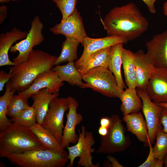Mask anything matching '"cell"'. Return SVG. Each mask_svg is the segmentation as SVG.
<instances>
[{
	"instance_id": "cell-1",
	"label": "cell",
	"mask_w": 167,
	"mask_h": 167,
	"mask_svg": "<svg viewBox=\"0 0 167 167\" xmlns=\"http://www.w3.org/2000/svg\"><path fill=\"white\" fill-rule=\"evenodd\" d=\"M102 23L108 36L123 37L129 41L140 36L149 26L147 19L132 2L112 9Z\"/></svg>"
},
{
	"instance_id": "cell-2",
	"label": "cell",
	"mask_w": 167,
	"mask_h": 167,
	"mask_svg": "<svg viewBox=\"0 0 167 167\" xmlns=\"http://www.w3.org/2000/svg\"><path fill=\"white\" fill-rule=\"evenodd\" d=\"M57 58L40 49H33L24 61L9 67L13 76L11 79V89L18 93L28 88L42 73L51 69Z\"/></svg>"
},
{
	"instance_id": "cell-3",
	"label": "cell",
	"mask_w": 167,
	"mask_h": 167,
	"mask_svg": "<svg viewBox=\"0 0 167 167\" xmlns=\"http://www.w3.org/2000/svg\"><path fill=\"white\" fill-rule=\"evenodd\" d=\"M33 149H47L29 128L11 123L0 133V156Z\"/></svg>"
},
{
	"instance_id": "cell-4",
	"label": "cell",
	"mask_w": 167,
	"mask_h": 167,
	"mask_svg": "<svg viewBox=\"0 0 167 167\" xmlns=\"http://www.w3.org/2000/svg\"><path fill=\"white\" fill-rule=\"evenodd\" d=\"M68 152L33 149L7 155L11 163L20 167H63L69 161Z\"/></svg>"
},
{
	"instance_id": "cell-5",
	"label": "cell",
	"mask_w": 167,
	"mask_h": 167,
	"mask_svg": "<svg viewBox=\"0 0 167 167\" xmlns=\"http://www.w3.org/2000/svg\"><path fill=\"white\" fill-rule=\"evenodd\" d=\"M86 88H90L104 96L119 98L123 91L118 87L115 76L108 69L101 66L93 68L82 75Z\"/></svg>"
},
{
	"instance_id": "cell-6",
	"label": "cell",
	"mask_w": 167,
	"mask_h": 167,
	"mask_svg": "<svg viewBox=\"0 0 167 167\" xmlns=\"http://www.w3.org/2000/svg\"><path fill=\"white\" fill-rule=\"evenodd\" d=\"M110 118L107 134L105 136H100V144L96 152L98 153L110 154L122 152L131 144L129 137L125 135V128L119 116L113 115Z\"/></svg>"
},
{
	"instance_id": "cell-7",
	"label": "cell",
	"mask_w": 167,
	"mask_h": 167,
	"mask_svg": "<svg viewBox=\"0 0 167 167\" xmlns=\"http://www.w3.org/2000/svg\"><path fill=\"white\" fill-rule=\"evenodd\" d=\"M78 132L79 138L77 142L73 146L66 147L69 160L67 167H73L74 160L77 157L79 158L78 167H99V163L94 164L92 162L93 157L92 154L94 152L92 147L95 143L93 133L87 131L84 125Z\"/></svg>"
},
{
	"instance_id": "cell-8",
	"label": "cell",
	"mask_w": 167,
	"mask_h": 167,
	"mask_svg": "<svg viewBox=\"0 0 167 167\" xmlns=\"http://www.w3.org/2000/svg\"><path fill=\"white\" fill-rule=\"evenodd\" d=\"M69 97H58L51 101L47 112L41 125L49 131L60 143L62 137L64 117L65 112L69 109Z\"/></svg>"
},
{
	"instance_id": "cell-9",
	"label": "cell",
	"mask_w": 167,
	"mask_h": 167,
	"mask_svg": "<svg viewBox=\"0 0 167 167\" xmlns=\"http://www.w3.org/2000/svg\"><path fill=\"white\" fill-rule=\"evenodd\" d=\"M44 27L39 17L36 16L31 23V28L26 37L11 47V52H19L18 55L13 59L15 65L25 60L33 47L44 41L45 38L42 33Z\"/></svg>"
},
{
	"instance_id": "cell-10",
	"label": "cell",
	"mask_w": 167,
	"mask_h": 167,
	"mask_svg": "<svg viewBox=\"0 0 167 167\" xmlns=\"http://www.w3.org/2000/svg\"><path fill=\"white\" fill-rule=\"evenodd\" d=\"M136 90L142 102V109L147 125L149 144L152 145L157 130L161 125L159 117L163 107L151 100L146 90L138 88Z\"/></svg>"
},
{
	"instance_id": "cell-11",
	"label": "cell",
	"mask_w": 167,
	"mask_h": 167,
	"mask_svg": "<svg viewBox=\"0 0 167 167\" xmlns=\"http://www.w3.org/2000/svg\"><path fill=\"white\" fill-rule=\"evenodd\" d=\"M49 30L55 35L62 34L66 37H73L82 45L84 38L87 36L82 17L76 8L65 21L51 28Z\"/></svg>"
},
{
	"instance_id": "cell-12",
	"label": "cell",
	"mask_w": 167,
	"mask_h": 167,
	"mask_svg": "<svg viewBox=\"0 0 167 167\" xmlns=\"http://www.w3.org/2000/svg\"><path fill=\"white\" fill-rule=\"evenodd\" d=\"M146 91L154 103H167V68L155 67Z\"/></svg>"
},
{
	"instance_id": "cell-13",
	"label": "cell",
	"mask_w": 167,
	"mask_h": 167,
	"mask_svg": "<svg viewBox=\"0 0 167 167\" xmlns=\"http://www.w3.org/2000/svg\"><path fill=\"white\" fill-rule=\"evenodd\" d=\"M64 83L52 69L39 75L30 86L24 91L18 93L22 97L28 99L40 90L47 88L52 93L58 92Z\"/></svg>"
},
{
	"instance_id": "cell-14",
	"label": "cell",
	"mask_w": 167,
	"mask_h": 167,
	"mask_svg": "<svg viewBox=\"0 0 167 167\" xmlns=\"http://www.w3.org/2000/svg\"><path fill=\"white\" fill-rule=\"evenodd\" d=\"M146 47L154 67L167 68V30L154 36Z\"/></svg>"
},
{
	"instance_id": "cell-15",
	"label": "cell",
	"mask_w": 167,
	"mask_h": 167,
	"mask_svg": "<svg viewBox=\"0 0 167 167\" xmlns=\"http://www.w3.org/2000/svg\"><path fill=\"white\" fill-rule=\"evenodd\" d=\"M70 100L68 112L66 114L67 120L64 126L62 137L60 144L65 149L70 143L75 144L78 141L79 136L75 132L76 126L82 121L83 117L77 111L79 106L78 101L74 98L69 96Z\"/></svg>"
},
{
	"instance_id": "cell-16",
	"label": "cell",
	"mask_w": 167,
	"mask_h": 167,
	"mask_svg": "<svg viewBox=\"0 0 167 167\" xmlns=\"http://www.w3.org/2000/svg\"><path fill=\"white\" fill-rule=\"evenodd\" d=\"M128 41L123 37L107 36L103 38H93L87 36L84 40L82 45L84 49L82 54L74 62L75 66L77 68L87 57L94 52L118 43L126 44Z\"/></svg>"
},
{
	"instance_id": "cell-17",
	"label": "cell",
	"mask_w": 167,
	"mask_h": 167,
	"mask_svg": "<svg viewBox=\"0 0 167 167\" xmlns=\"http://www.w3.org/2000/svg\"><path fill=\"white\" fill-rule=\"evenodd\" d=\"M136 88L146 90L148 80L155 68L150 58L142 50L134 53Z\"/></svg>"
},
{
	"instance_id": "cell-18",
	"label": "cell",
	"mask_w": 167,
	"mask_h": 167,
	"mask_svg": "<svg viewBox=\"0 0 167 167\" xmlns=\"http://www.w3.org/2000/svg\"><path fill=\"white\" fill-rule=\"evenodd\" d=\"M28 32L22 31L16 27L11 30L0 35V66L15 65L13 61H11L8 55L9 51L12 45L16 41L25 38Z\"/></svg>"
},
{
	"instance_id": "cell-19",
	"label": "cell",
	"mask_w": 167,
	"mask_h": 167,
	"mask_svg": "<svg viewBox=\"0 0 167 167\" xmlns=\"http://www.w3.org/2000/svg\"><path fill=\"white\" fill-rule=\"evenodd\" d=\"M127 131L134 135L138 140L149 146L147 125L143 114L140 112L123 115Z\"/></svg>"
},
{
	"instance_id": "cell-20",
	"label": "cell",
	"mask_w": 167,
	"mask_h": 167,
	"mask_svg": "<svg viewBox=\"0 0 167 167\" xmlns=\"http://www.w3.org/2000/svg\"><path fill=\"white\" fill-rule=\"evenodd\" d=\"M59 92L52 93L47 88H43L32 95V105L35 108L37 123L41 125L49 108V104Z\"/></svg>"
},
{
	"instance_id": "cell-21",
	"label": "cell",
	"mask_w": 167,
	"mask_h": 167,
	"mask_svg": "<svg viewBox=\"0 0 167 167\" xmlns=\"http://www.w3.org/2000/svg\"><path fill=\"white\" fill-rule=\"evenodd\" d=\"M52 69L62 82H66L71 85H76L82 89L86 88L85 83L83 82L82 75L75 66L74 61L68 62L65 65H56Z\"/></svg>"
},
{
	"instance_id": "cell-22",
	"label": "cell",
	"mask_w": 167,
	"mask_h": 167,
	"mask_svg": "<svg viewBox=\"0 0 167 167\" xmlns=\"http://www.w3.org/2000/svg\"><path fill=\"white\" fill-rule=\"evenodd\" d=\"M111 47L94 52L87 57L77 67L83 75L90 70L98 66L108 68Z\"/></svg>"
},
{
	"instance_id": "cell-23",
	"label": "cell",
	"mask_w": 167,
	"mask_h": 167,
	"mask_svg": "<svg viewBox=\"0 0 167 167\" xmlns=\"http://www.w3.org/2000/svg\"><path fill=\"white\" fill-rule=\"evenodd\" d=\"M119 99L121 101L120 109L123 115L139 112L142 109V101L136 88H126L122 92Z\"/></svg>"
},
{
	"instance_id": "cell-24",
	"label": "cell",
	"mask_w": 167,
	"mask_h": 167,
	"mask_svg": "<svg viewBox=\"0 0 167 167\" xmlns=\"http://www.w3.org/2000/svg\"><path fill=\"white\" fill-rule=\"evenodd\" d=\"M122 43H118L111 47L108 69L115 76L117 84L122 91L126 88L123 81L121 73L122 65Z\"/></svg>"
},
{
	"instance_id": "cell-25",
	"label": "cell",
	"mask_w": 167,
	"mask_h": 167,
	"mask_svg": "<svg viewBox=\"0 0 167 167\" xmlns=\"http://www.w3.org/2000/svg\"><path fill=\"white\" fill-rule=\"evenodd\" d=\"M122 56V65L126 85L128 88H136L137 80L134 53L123 48Z\"/></svg>"
},
{
	"instance_id": "cell-26",
	"label": "cell",
	"mask_w": 167,
	"mask_h": 167,
	"mask_svg": "<svg viewBox=\"0 0 167 167\" xmlns=\"http://www.w3.org/2000/svg\"><path fill=\"white\" fill-rule=\"evenodd\" d=\"M28 128L35 134L47 149L60 152H64L66 151L62 148L60 143L53 135L41 125L37 123Z\"/></svg>"
},
{
	"instance_id": "cell-27",
	"label": "cell",
	"mask_w": 167,
	"mask_h": 167,
	"mask_svg": "<svg viewBox=\"0 0 167 167\" xmlns=\"http://www.w3.org/2000/svg\"><path fill=\"white\" fill-rule=\"evenodd\" d=\"M62 45V49L59 56L57 58L54 65L65 62L74 61L78 58L77 49L80 42L71 37H66Z\"/></svg>"
},
{
	"instance_id": "cell-28",
	"label": "cell",
	"mask_w": 167,
	"mask_h": 167,
	"mask_svg": "<svg viewBox=\"0 0 167 167\" xmlns=\"http://www.w3.org/2000/svg\"><path fill=\"white\" fill-rule=\"evenodd\" d=\"M15 91V90L12 89L11 83L10 80L6 83L4 93L0 97V131L11 123L7 117V110L10 99Z\"/></svg>"
},
{
	"instance_id": "cell-29",
	"label": "cell",
	"mask_w": 167,
	"mask_h": 167,
	"mask_svg": "<svg viewBox=\"0 0 167 167\" xmlns=\"http://www.w3.org/2000/svg\"><path fill=\"white\" fill-rule=\"evenodd\" d=\"M155 140L152 148L154 156L157 159L164 160L167 155V133L163 131L161 125L157 130Z\"/></svg>"
},
{
	"instance_id": "cell-30",
	"label": "cell",
	"mask_w": 167,
	"mask_h": 167,
	"mask_svg": "<svg viewBox=\"0 0 167 167\" xmlns=\"http://www.w3.org/2000/svg\"><path fill=\"white\" fill-rule=\"evenodd\" d=\"M11 121L21 126L29 128L37 123L35 108L32 105L22 111Z\"/></svg>"
},
{
	"instance_id": "cell-31",
	"label": "cell",
	"mask_w": 167,
	"mask_h": 167,
	"mask_svg": "<svg viewBox=\"0 0 167 167\" xmlns=\"http://www.w3.org/2000/svg\"><path fill=\"white\" fill-rule=\"evenodd\" d=\"M30 106L28 99L24 98L19 94H14L9 102L7 116L11 118L15 117L22 111Z\"/></svg>"
},
{
	"instance_id": "cell-32",
	"label": "cell",
	"mask_w": 167,
	"mask_h": 167,
	"mask_svg": "<svg viewBox=\"0 0 167 167\" xmlns=\"http://www.w3.org/2000/svg\"><path fill=\"white\" fill-rule=\"evenodd\" d=\"M60 10L62 15L61 22H63L76 8L77 0H52Z\"/></svg>"
},
{
	"instance_id": "cell-33",
	"label": "cell",
	"mask_w": 167,
	"mask_h": 167,
	"mask_svg": "<svg viewBox=\"0 0 167 167\" xmlns=\"http://www.w3.org/2000/svg\"><path fill=\"white\" fill-rule=\"evenodd\" d=\"M149 152L145 161L139 167H162L164 164V160H160L155 158L153 152L152 145L149 144Z\"/></svg>"
},
{
	"instance_id": "cell-34",
	"label": "cell",
	"mask_w": 167,
	"mask_h": 167,
	"mask_svg": "<svg viewBox=\"0 0 167 167\" xmlns=\"http://www.w3.org/2000/svg\"><path fill=\"white\" fill-rule=\"evenodd\" d=\"M11 73H7L3 70L0 71V91L3 90L5 84L7 83L13 76Z\"/></svg>"
},
{
	"instance_id": "cell-35",
	"label": "cell",
	"mask_w": 167,
	"mask_h": 167,
	"mask_svg": "<svg viewBox=\"0 0 167 167\" xmlns=\"http://www.w3.org/2000/svg\"><path fill=\"white\" fill-rule=\"evenodd\" d=\"M159 123L163 126V130L167 133V108L163 107L159 117Z\"/></svg>"
},
{
	"instance_id": "cell-36",
	"label": "cell",
	"mask_w": 167,
	"mask_h": 167,
	"mask_svg": "<svg viewBox=\"0 0 167 167\" xmlns=\"http://www.w3.org/2000/svg\"><path fill=\"white\" fill-rule=\"evenodd\" d=\"M146 5L149 11L152 14H155L156 10L154 4L157 0H142Z\"/></svg>"
},
{
	"instance_id": "cell-37",
	"label": "cell",
	"mask_w": 167,
	"mask_h": 167,
	"mask_svg": "<svg viewBox=\"0 0 167 167\" xmlns=\"http://www.w3.org/2000/svg\"><path fill=\"white\" fill-rule=\"evenodd\" d=\"M7 14V8L6 6L0 7V24H2L6 19Z\"/></svg>"
},
{
	"instance_id": "cell-38",
	"label": "cell",
	"mask_w": 167,
	"mask_h": 167,
	"mask_svg": "<svg viewBox=\"0 0 167 167\" xmlns=\"http://www.w3.org/2000/svg\"><path fill=\"white\" fill-rule=\"evenodd\" d=\"M108 161L111 163L112 167H123V166L120 164L117 159L111 155H109L107 156Z\"/></svg>"
},
{
	"instance_id": "cell-39",
	"label": "cell",
	"mask_w": 167,
	"mask_h": 167,
	"mask_svg": "<svg viewBox=\"0 0 167 167\" xmlns=\"http://www.w3.org/2000/svg\"><path fill=\"white\" fill-rule=\"evenodd\" d=\"M111 122L110 118L108 117H103L101 118L100 126L108 128Z\"/></svg>"
},
{
	"instance_id": "cell-40",
	"label": "cell",
	"mask_w": 167,
	"mask_h": 167,
	"mask_svg": "<svg viewBox=\"0 0 167 167\" xmlns=\"http://www.w3.org/2000/svg\"><path fill=\"white\" fill-rule=\"evenodd\" d=\"M98 132L100 136H105L108 132V128L100 126L98 128Z\"/></svg>"
},
{
	"instance_id": "cell-41",
	"label": "cell",
	"mask_w": 167,
	"mask_h": 167,
	"mask_svg": "<svg viewBox=\"0 0 167 167\" xmlns=\"http://www.w3.org/2000/svg\"><path fill=\"white\" fill-rule=\"evenodd\" d=\"M163 9L164 15L167 16V1L165 2L164 3Z\"/></svg>"
},
{
	"instance_id": "cell-42",
	"label": "cell",
	"mask_w": 167,
	"mask_h": 167,
	"mask_svg": "<svg viewBox=\"0 0 167 167\" xmlns=\"http://www.w3.org/2000/svg\"><path fill=\"white\" fill-rule=\"evenodd\" d=\"M157 104L163 107L167 108V103H159Z\"/></svg>"
},
{
	"instance_id": "cell-43",
	"label": "cell",
	"mask_w": 167,
	"mask_h": 167,
	"mask_svg": "<svg viewBox=\"0 0 167 167\" xmlns=\"http://www.w3.org/2000/svg\"><path fill=\"white\" fill-rule=\"evenodd\" d=\"M164 165L165 167H167V155L166 156L164 159Z\"/></svg>"
},
{
	"instance_id": "cell-44",
	"label": "cell",
	"mask_w": 167,
	"mask_h": 167,
	"mask_svg": "<svg viewBox=\"0 0 167 167\" xmlns=\"http://www.w3.org/2000/svg\"><path fill=\"white\" fill-rule=\"evenodd\" d=\"M10 0H0V2L1 3L7 2L10 1Z\"/></svg>"
},
{
	"instance_id": "cell-45",
	"label": "cell",
	"mask_w": 167,
	"mask_h": 167,
	"mask_svg": "<svg viewBox=\"0 0 167 167\" xmlns=\"http://www.w3.org/2000/svg\"><path fill=\"white\" fill-rule=\"evenodd\" d=\"M11 1H15L17 0H11Z\"/></svg>"
}]
</instances>
